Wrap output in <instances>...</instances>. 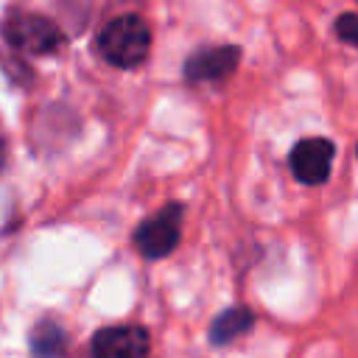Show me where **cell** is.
<instances>
[{
  "label": "cell",
  "instance_id": "1",
  "mask_svg": "<svg viewBox=\"0 0 358 358\" xmlns=\"http://www.w3.org/2000/svg\"><path fill=\"white\" fill-rule=\"evenodd\" d=\"M98 50L103 59L120 70L137 67L151 50V28L137 14H120L109 20L98 34Z\"/></svg>",
  "mask_w": 358,
  "mask_h": 358
},
{
  "label": "cell",
  "instance_id": "5",
  "mask_svg": "<svg viewBox=\"0 0 358 358\" xmlns=\"http://www.w3.org/2000/svg\"><path fill=\"white\" fill-rule=\"evenodd\" d=\"M92 358H148L151 338L140 324L103 327L92 336Z\"/></svg>",
  "mask_w": 358,
  "mask_h": 358
},
{
  "label": "cell",
  "instance_id": "8",
  "mask_svg": "<svg viewBox=\"0 0 358 358\" xmlns=\"http://www.w3.org/2000/svg\"><path fill=\"white\" fill-rule=\"evenodd\" d=\"M67 347V333L56 322H39L31 333L34 358H62Z\"/></svg>",
  "mask_w": 358,
  "mask_h": 358
},
{
  "label": "cell",
  "instance_id": "2",
  "mask_svg": "<svg viewBox=\"0 0 358 358\" xmlns=\"http://www.w3.org/2000/svg\"><path fill=\"white\" fill-rule=\"evenodd\" d=\"M3 39L22 53H34V56H48L56 53L64 42V34L59 31L56 22H50L42 14H25V11H14L3 20Z\"/></svg>",
  "mask_w": 358,
  "mask_h": 358
},
{
  "label": "cell",
  "instance_id": "10",
  "mask_svg": "<svg viewBox=\"0 0 358 358\" xmlns=\"http://www.w3.org/2000/svg\"><path fill=\"white\" fill-rule=\"evenodd\" d=\"M3 165H6V143L0 140V168H3Z\"/></svg>",
  "mask_w": 358,
  "mask_h": 358
},
{
  "label": "cell",
  "instance_id": "3",
  "mask_svg": "<svg viewBox=\"0 0 358 358\" xmlns=\"http://www.w3.org/2000/svg\"><path fill=\"white\" fill-rule=\"evenodd\" d=\"M182 213H185L182 204H165L157 215L145 218L134 229V246L140 249L143 257L159 260L176 249L182 235Z\"/></svg>",
  "mask_w": 358,
  "mask_h": 358
},
{
  "label": "cell",
  "instance_id": "4",
  "mask_svg": "<svg viewBox=\"0 0 358 358\" xmlns=\"http://www.w3.org/2000/svg\"><path fill=\"white\" fill-rule=\"evenodd\" d=\"M333 157H336V145L327 137H305L291 148L288 165H291V173L296 182L316 187L330 179Z\"/></svg>",
  "mask_w": 358,
  "mask_h": 358
},
{
  "label": "cell",
  "instance_id": "9",
  "mask_svg": "<svg viewBox=\"0 0 358 358\" xmlns=\"http://www.w3.org/2000/svg\"><path fill=\"white\" fill-rule=\"evenodd\" d=\"M336 34H338L341 42L358 48V14H352V11L341 14V17L336 20Z\"/></svg>",
  "mask_w": 358,
  "mask_h": 358
},
{
  "label": "cell",
  "instance_id": "6",
  "mask_svg": "<svg viewBox=\"0 0 358 358\" xmlns=\"http://www.w3.org/2000/svg\"><path fill=\"white\" fill-rule=\"evenodd\" d=\"M241 62V48L235 45H218V48H204V50H196L187 62H185V76L187 81H221L227 76L235 73Z\"/></svg>",
  "mask_w": 358,
  "mask_h": 358
},
{
  "label": "cell",
  "instance_id": "7",
  "mask_svg": "<svg viewBox=\"0 0 358 358\" xmlns=\"http://www.w3.org/2000/svg\"><path fill=\"white\" fill-rule=\"evenodd\" d=\"M255 324V313L243 305H235V308H227L224 313H218L210 324V341L215 347H224L229 341H235L238 336L249 333Z\"/></svg>",
  "mask_w": 358,
  "mask_h": 358
}]
</instances>
